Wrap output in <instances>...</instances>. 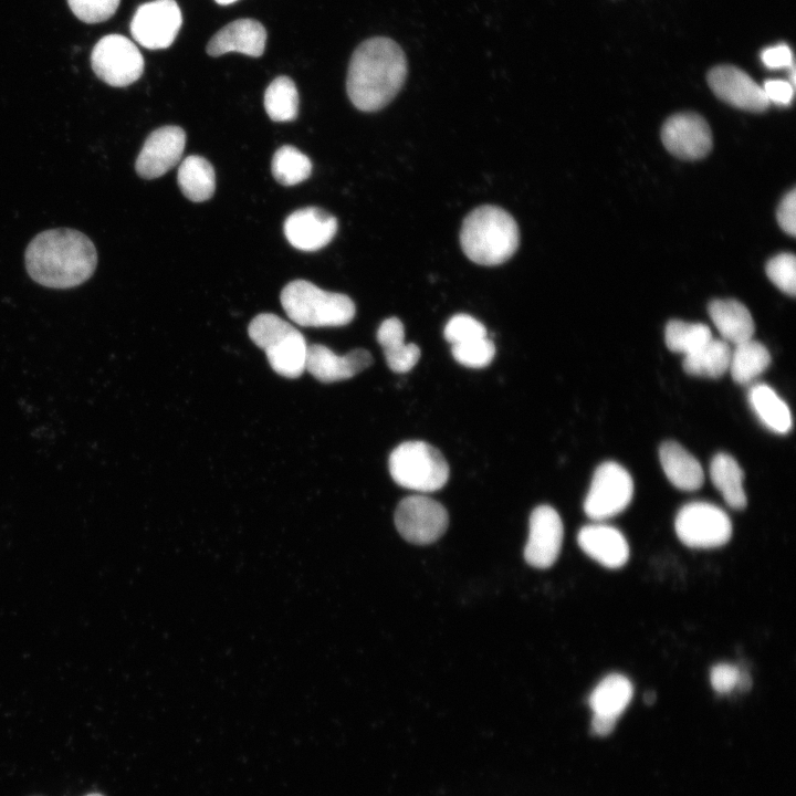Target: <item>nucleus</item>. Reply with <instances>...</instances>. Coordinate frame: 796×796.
I'll return each instance as SVG.
<instances>
[{
    "label": "nucleus",
    "instance_id": "25",
    "mask_svg": "<svg viewBox=\"0 0 796 796\" xmlns=\"http://www.w3.org/2000/svg\"><path fill=\"white\" fill-rule=\"evenodd\" d=\"M179 188L184 196L193 202L210 199L216 188V175L211 164L203 157H186L177 174Z\"/></svg>",
    "mask_w": 796,
    "mask_h": 796
},
{
    "label": "nucleus",
    "instance_id": "8",
    "mask_svg": "<svg viewBox=\"0 0 796 796\" xmlns=\"http://www.w3.org/2000/svg\"><path fill=\"white\" fill-rule=\"evenodd\" d=\"M633 495V481L619 463L607 461L598 465L584 502L586 515L604 521L621 513Z\"/></svg>",
    "mask_w": 796,
    "mask_h": 796
},
{
    "label": "nucleus",
    "instance_id": "3",
    "mask_svg": "<svg viewBox=\"0 0 796 796\" xmlns=\"http://www.w3.org/2000/svg\"><path fill=\"white\" fill-rule=\"evenodd\" d=\"M460 243L464 254L481 265H499L517 250L519 227L514 218L495 206H481L463 220Z\"/></svg>",
    "mask_w": 796,
    "mask_h": 796
},
{
    "label": "nucleus",
    "instance_id": "14",
    "mask_svg": "<svg viewBox=\"0 0 796 796\" xmlns=\"http://www.w3.org/2000/svg\"><path fill=\"white\" fill-rule=\"evenodd\" d=\"M186 134L178 126H164L146 138L135 163L139 177L155 179L176 166L184 153Z\"/></svg>",
    "mask_w": 796,
    "mask_h": 796
},
{
    "label": "nucleus",
    "instance_id": "18",
    "mask_svg": "<svg viewBox=\"0 0 796 796\" xmlns=\"http://www.w3.org/2000/svg\"><path fill=\"white\" fill-rule=\"evenodd\" d=\"M266 31L253 19L234 20L219 30L208 42L207 53L220 56L228 52H240L258 57L264 52Z\"/></svg>",
    "mask_w": 796,
    "mask_h": 796
},
{
    "label": "nucleus",
    "instance_id": "32",
    "mask_svg": "<svg viewBox=\"0 0 796 796\" xmlns=\"http://www.w3.org/2000/svg\"><path fill=\"white\" fill-rule=\"evenodd\" d=\"M453 358L469 368H484L495 356V346L488 337L451 346Z\"/></svg>",
    "mask_w": 796,
    "mask_h": 796
},
{
    "label": "nucleus",
    "instance_id": "1",
    "mask_svg": "<svg viewBox=\"0 0 796 796\" xmlns=\"http://www.w3.org/2000/svg\"><path fill=\"white\" fill-rule=\"evenodd\" d=\"M402 49L391 39L371 38L354 51L347 72L346 91L352 104L363 112H376L389 104L407 76Z\"/></svg>",
    "mask_w": 796,
    "mask_h": 796
},
{
    "label": "nucleus",
    "instance_id": "2",
    "mask_svg": "<svg viewBox=\"0 0 796 796\" xmlns=\"http://www.w3.org/2000/svg\"><path fill=\"white\" fill-rule=\"evenodd\" d=\"M97 264L94 243L84 233L66 228L39 233L25 250V268L39 284L53 289L77 286Z\"/></svg>",
    "mask_w": 796,
    "mask_h": 796
},
{
    "label": "nucleus",
    "instance_id": "23",
    "mask_svg": "<svg viewBox=\"0 0 796 796\" xmlns=\"http://www.w3.org/2000/svg\"><path fill=\"white\" fill-rule=\"evenodd\" d=\"M632 694L633 687L627 677L620 673L608 674L589 695L593 715L617 721L629 705Z\"/></svg>",
    "mask_w": 796,
    "mask_h": 796
},
{
    "label": "nucleus",
    "instance_id": "9",
    "mask_svg": "<svg viewBox=\"0 0 796 796\" xmlns=\"http://www.w3.org/2000/svg\"><path fill=\"white\" fill-rule=\"evenodd\" d=\"M91 64L98 78L115 87L133 84L144 71V57L138 48L121 34L102 38L92 51Z\"/></svg>",
    "mask_w": 796,
    "mask_h": 796
},
{
    "label": "nucleus",
    "instance_id": "10",
    "mask_svg": "<svg viewBox=\"0 0 796 796\" xmlns=\"http://www.w3.org/2000/svg\"><path fill=\"white\" fill-rule=\"evenodd\" d=\"M395 524L407 542L427 545L444 534L449 515L438 501L426 495H410L399 502Z\"/></svg>",
    "mask_w": 796,
    "mask_h": 796
},
{
    "label": "nucleus",
    "instance_id": "15",
    "mask_svg": "<svg viewBox=\"0 0 796 796\" xmlns=\"http://www.w3.org/2000/svg\"><path fill=\"white\" fill-rule=\"evenodd\" d=\"M708 83L720 100L736 108L758 113L769 105L762 86L736 66L713 67L708 74Z\"/></svg>",
    "mask_w": 796,
    "mask_h": 796
},
{
    "label": "nucleus",
    "instance_id": "31",
    "mask_svg": "<svg viewBox=\"0 0 796 796\" xmlns=\"http://www.w3.org/2000/svg\"><path fill=\"white\" fill-rule=\"evenodd\" d=\"M712 338L711 329L701 323L670 321L666 326L667 347L674 353L691 354Z\"/></svg>",
    "mask_w": 796,
    "mask_h": 796
},
{
    "label": "nucleus",
    "instance_id": "27",
    "mask_svg": "<svg viewBox=\"0 0 796 796\" xmlns=\"http://www.w3.org/2000/svg\"><path fill=\"white\" fill-rule=\"evenodd\" d=\"M731 348L723 339L711 338L706 344L683 358V369L689 375L719 378L730 366Z\"/></svg>",
    "mask_w": 796,
    "mask_h": 796
},
{
    "label": "nucleus",
    "instance_id": "28",
    "mask_svg": "<svg viewBox=\"0 0 796 796\" xmlns=\"http://www.w3.org/2000/svg\"><path fill=\"white\" fill-rule=\"evenodd\" d=\"M734 346L729 366L731 376L737 384H750L769 366V352L753 338Z\"/></svg>",
    "mask_w": 796,
    "mask_h": 796
},
{
    "label": "nucleus",
    "instance_id": "20",
    "mask_svg": "<svg viewBox=\"0 0 796 796\" xmlns=\"http://www.w3.org/2000/svg\"><path fill=\"white\" fill-rule=\"evenodd\" d=\"M659 459L669 481L683 491H695L704 481L700 462L675 441H666L660 446Z\"/></svg>",
    "mask_w": 796,
    "mask_h": 796
},
{
    "label": "nucleus",
    "instance_id": "37",
    "mask_svg": "<svg viewBox=\"0 0 796 796\" xmlns=\"http://www.w3.org/2000/svg\"><path fill=\"white\" fill-rule=\"evenodd\" d=\"M795 207H796V192L792 189L782 199L776 218L781 228L788 234L795 235L796 232V219H795Z\"/></svg>",
    "mask_w": 796,
    "mask_h": 796
},
{
    "label": "nucleus",
    "instance_id": "43",
    "mask_svg": "<svg viewBox=\"0 0 796 796\" xmlns=\"http://www.w3.org/2000/svg\"><path fill=\"white\" fill-rule=\"evenodd\" d=\"M214 1L219 4L227 6V4L233 3L237 0H214Z\"/></svg>",
    "mask_w": 796,
    "mask_h": 796
},
{
    "label": "nucleus",
    "instance_id": "38",
    "mask_svg": "<svg viewBox=\"0 0 796 796\" xmlns=\"http://www.w3.org/2000/svg\"><path fill=\"white\" fill-rule=\"evenodd\" d=\"M768 102L788 105L794 96V85L784 80H767L762 86Z\"/></svg>",
    "mask_w": 796,
    "mask_h": 796
},
{
    "label": "nucleus",
    "instance_id": "19",
    "mask_svg": "<svg viewBox=\"0 0 796 796\" xmlns=\"http://www.w3.org/2000/svg\"><path fill=\"white\" fill-rule=\"evenodd\" d=\"M577 543L585 554L608 568H619L629 558L626 537L610 525L590 524L582 527Z\"/></svg>",
    "mask_w": 796,
    "mask_h": 796
},
{
    "label": "nucleus",
    "instance_id": "17",
    "mask_svg": "<svg viewBox=\"0 0 796 796\" xmlns=\"http://www.w3.org/2000/svg\"><path fill=\"white\" fill-rule=\"evenodd\" d=\"M371 364L370 353L363 348L339 356L322 344L307 345L305 370L322 383L349 379Z\"/></svg>",
    "mask_w": 796,
    "mask_h": 796
},
{
    "label": "nucleus",
    "instance_id": "22",
    "mask_svg": "<svg viewBox=\"0 0 796 796\" xmlns=\"http://www.w3.org/2000/svg\"><path fill=\"white\" fill-rule=\"evenodd\" d=\"M376 336L392 371L407 373L417 365L420 348L413 343H405V327L398 317L386 318L379 325Z\"/></svg>",
    "mask_w": 796,
    "mask_h": 796
},
{
    "label": "nucleus",
    "instance_id": "40",
    "mask_svg": "<svg viewBox=\"0 0 796 796\" xmlns=\"http://www.w3.org/2000/svg\"><path fill=\"white\" fill-rule=\"evenodd\" d=\"M616 723L612 719L593 715L591 731L595 735L606 736L614 731Z\"/></svg>",
    "mask_w": 796,
    "mask_h": 796
},
{
    "label": "nucleus",
    "instance_id": "24",
    "mask_svg": "<svg viewBox=\"0 0 796 796\" xmlns=\"http://www.w3.org/2000/svg\"><path fill=\"white\" fill-rule=\"evenodd\" d=\"M748 401L758 419L776 433L790 430L792 413L786 402L766 384H755L748 390Z\"/></svg>",
    "mask_w": 796,
    "mask_h": 796
},
{
    "label": "nucleus",
    "instance_id": "39",
    "mask_svg": "<svg viewBox=\"0 0 796 796\" xmlns=\"http://www.w3.org/2000/svg\"><path fill=\"white\" fill-rule=\"evenodd\" d=\"M761 59L767 69L793 67V54L786 44H777L763 50Z\"/></svg>",
    "mask_w": 796,
    "mask_h": 796
},
{
    "label": "nucleus",
    "instance_id": "33",
    "mask_svg": "<svg viewBox=\"0 0 796 796\" xmlns=\"http://www.w3.org/2000/svg\"><path fill=\"white\" fill-rule=\"evenodd\" d=\"M768 279L784 293L794 296L796 292V261L792 253H779L766 264Z\"/></svg>",
    "mask_w": 796,
    "mask_h": 796
},
{
    "label": "nucleus",
    "instance_id": "12",
    "mask_svg": "<svg viewBox=\"0 0 796 796\" xmlns=\"http://www.w3.org/2000/svg\"><path fill=\"white\" fill-rule=\"evenodd\" d=\"M661 139L669 153L685 160L700 159L712 148L709 124L695 113L670 116L662 126Z\"/></svg>",
    "mask_w": 796,
    "mask_h": 796
},
{
    "label": "nucleus",
    "instance_id": "21",
    "mask_svg": "<svg viewBox=\"0 0 796 796\" xmlns=\"http://www.w3.org/2000/svg\"><path fill=\"white\" fill-rule=\"evenodd\" d=\"M709 315L722 339L737 345L753 337L755 325L745 305L736 300H714L709 304Z\"/></svg>",
    "mask_w": 796,
    "mask_h": 796
},
{
    "label": "nucleus",
    "instance_id": "13",
    "mask_svg": "<svg viewBox=\"0 0 796 796\" xmlns=\"http://www.w3.org/2000/svg\"><path fill=\"white\" fill-rule=\"evenodd\" d=\"M564 526L558 512L549 505H540L530 516V533L524 548L526 563L535 568H548L558 558Z\"/></svg>",
    "mask_w": 796,
    "mask_h": 796
},
{
    "label": "nucleus",
    "instance_id": "44",
    "mask_svg": "<svg viewBox=\"0 0 796 796\" xmlns=\"http://www.w3.org/2000/svg\"><path fill=\"white\" fill-rule=\"evenodd\" d=\"M85 796H103V795H102V794H98V793H91V794H87V795H85Z\"/></svg>",
    "mask_w": 796,
    "mask_h": 796
},
{
    "label": "nucleus",
    "instance_id": "6",
    "mask_svg": "<svg viewBox=\"0 0 796 796\" xmlns=\"http://www.w3.org/2000/svg\"><path fill=\"white\" fill-rule=\"evenodd\" d=\"M389 472L402 488L418 492L440 490L448 481L449 465L433 446L419 440L405 441L389 455Z\"/></svg>",
    "mask_w": 796,
    "mask_h": 796
},
{
    "label": "nucleus",
    "instance_id": "4",
    "mask_svg": "<svg viewBox=\"0 0 796 796\" xmlns=\"http://www.w3.org/2000/svg\"><path fill=\"white\" fill-rule=\"evenodd\" d=\"M280 300L289 318L303 327L344 326L353 321L356 312L347 295L324 291L305 280L287 283Z\"/></svg>",
    "mask_w": 796,
    "mask_h": 796
},
{
    "label": "nucleus",
    "instance_id": "16",
    "mask_svg": "<svg viewBox=\"0 0 796 796\" xmlns=\"http://www.w3.org/2000/svg\"><path fill=\"white\" fill-rule=\"evenodd\" d=\"M337 231V220L329 212L306 207L292 212L284 222L287 241L301 251H317L327 245Z\"/></svg>",
    "mask_w": 796,
    "mask_h": 796
},
{
    "label": "nucleus",
    "instance_id": "11",
    "mask_svg": "<svg viewBox=\"0 0 796 796\" xmlns=\"http://www.w3.org/2000/svg\"><path fill=\"white\" fill-rule=\"evenodd\" d=\"M181 23V11L175 0H154L138 7L130 32L146 49H166L175 41Z\"/></svg>",
    "mask_w": 796,
    "mask_h": 796
},
{
    "label": "nucleus",
    "instance_id": "7",
    "mask_svg": "<svg viewBox=\"0 0 796 796\" xmlns=\"http://www.w3.org/2000/svg\"><path fill=\"white\" fill-rule=\"evenodd\" d=\"M674 528L679 540L692 548L719 547L732 536L727 514L708 502H691L682 506L675 516Z\"/></svg>",
    "mask_w": 796,
    "mask_h": 796
},
{
    "label": "nucleus",
    "instance_id": "35",
    "mask_svg": "<svg viewBox=\"0 0 796 796\" xmlns=\"http://www.w3.org/2000/svg\"><path fill=\"white\" fill-rule=\"evenodd\" d=\"M121 0H67L72 12L86 23H98L109 19Z\"/></svg>",
    "mask_w": 796,
    "mask_h": 796
},
{
    "label": "nucleus",
    "instance_id": "42",
    "mask_svg": "<svg viewBox=\"0 0 796 796\" xmlns=\"http://www.w3.org/2000/svg\"><path fill=\"white\" fill-rule=\"evenodd\" d=\"M643 700L647 704H652L656 701V693L653 691L646 692Z\"/></svg>",
    "mask_w": 796,
    "mask_h": 796
},
{
    "label": "nucleus",
    "instance_id": "36",
    "mask_svg": "<svg viewBox=\"0 0 796 796\" xmlns=\"http://www.w3.org/2000/svg\"><path fill=\"white\" fill-rule=\"evenodd\" d=\"M741 668L731 663L722 662L712 667L710 682L713 690L720 694H727L737 689Z\"/></svg>",
    "mask_w": 796,
    "mask_h": 796
},
{
    "label": "nucleus",
    "instance_id": "30",
    "mask_svg": "<svg viewBox=\"0 0 796 796\" xmlns=\"http://www.w3.org/2000/svg\"><path fill=\"white\" fill-rule=\"evenodd\" d=\"M272 175L283 186H294L307 179L312 172L310 158L297 148L285 145L273 155Z\"/></svg>",
    "mask_w": 796,
    "mask_h": 796
},
{
    "label": "nucleus",
    "instance_id": "29",
    "mask_svg": "<svg viewBox=\"0 0 796 796\" xmlns=\"http://www.w3.org/2000/svg\"><path fill=\"white\" fill-rule=\"evenodd\" d=\"M264 108L273 122H292L298 113V93L289 76H277L266 87Z\"/></svg>",
    "mask_w": 796,
    "mask_h": 796
},
{
    "label": "nucleus",
    "instance_id": "34",
    "mask_svg": "<svg viewBox=\"0 0 796 796\" xmlns=\"http://www.w3.org/2000/svg\"><path fill=\"white\" fill-rule=\"evenodd\" d=\"M444 338L451 345L488 337L485 326L468 314L453 315L444 326Z\"/></svg>",
    "mask_w": 796,
    "mask_h": 796
},
{
    "label": "nucleus",
    "instance_id": "5",
    "mask_svg": "<svg viewBox=\"0 0 796 796\" xmlns=\"http://www.w3.org/2000/svg\"><path fill=\"white\" fill-rule=\"evenodd\" d=\"M251 341L265 352L272 369L286 378H297L305 370L307 344L303 334L272 313L256 315L249 324Z\"/></svg>",
    "mask_w": 796,
    "mask_h": 796
},
{
    "label": "nucleus",
    "instance_id": "41",
    "mask_svg": "<svg viewBox=\"0 0 796 796\" xmlns=\"http://www.w3.org/2000/svg\"><path fill=\"white\" fill-rule=\"evenodd\" d=\"M752 685V679L748 673V671L745 668H741V675L740 681L737 684V690L740 691H747Z\"/></svg>",
    "mask_w": 796,
    "mask_h": 796
},
{
    "label": "nucleus",
    "instance_id": "26",
    "mask_svg": "<svg viewBox=\"0 0 796 796\" xmlns=\"http://www.w3.org/2000/svg\"><path fill=\"white\" fill-rule=\"evenodd\" d=\"M710 476L729 506L735 510L745 509L747 499L743 488L744 473L733 457L726 453L714 455L710 464Z\"/></svg>",
    "mask_w": 796,
    "mask_h": 796
}]
</instances>
